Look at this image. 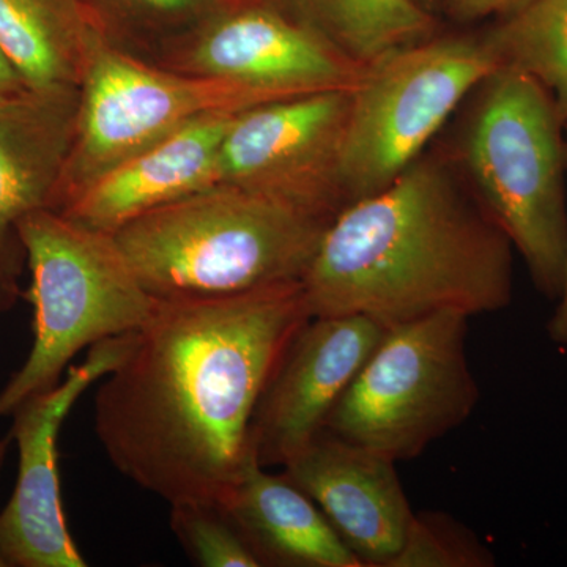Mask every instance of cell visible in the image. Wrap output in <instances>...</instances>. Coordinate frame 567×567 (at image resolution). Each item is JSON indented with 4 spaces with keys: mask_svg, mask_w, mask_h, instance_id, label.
Returning a JSON list of instances; mask_svg holds the SVG:
<instances>
[{
    "mask_svg": "<svg viewBox=\"0 0 567 567\" xmlns=\"http://www.w3.org/2000/svg\"><path fill=\"white\" fill-rule=\"evenodd\" d=\"M303 284L155 298L95 395V432L121 475L164 502H226L252 453L265 386L308 320Z\"/></svg>",
    "mask_w": 567,
    "mask_h": 567,
    "instance_id": "obj_1",
    "label": "cell"
},
{
    "mask_svg": "<svg viewBox=\"0 0 567 567\" xmlns=\"http://www.w3.org/2000/svg\"><path fill=\"white\" fill-rule=\"evenodd\" d=\"M513 254L446 152L425 151L336 215L301 284L311 317L494 315L513 300Z\"/></svg>",
    "mask_w": 567,
    "mask_h": 567,
    "instance_id": "obj_2",
    "label": "cell"
},
{
    "mask_svg": "<svg viewBox=\"0 0 567 567\" xmlns=\"http://www.w3.org/2000/svg\"><path fill=\"white\" fill-rule=\"evenodd\" d=\"M330 223L216 183L112 237L153 298L219 297L303 281Z\"/></svg>",
    "mask_w": 567,
    "mask_h": 567,
    "instance_id": "obj_3",
    "label": "cell"
},
{
    "mask_svg": "<svg viewBox=\"0 0 567 567\" xmlns=\"http://www.w3.org/2000/svg\"><path fill=\"white\" fill-rule=\"evenodd\" d=\"M446 155L520 254L537 292L557 300L567 251V136L550 93L517 71L495 70L472 92Z\"/></svg>",
    "mask_w": 567,
    "mask_h": 567,
    "instance_id": "obj_4",
    "label": "cell"
},
{
    "mask_svg": "<svg viewBox=\"0 0 567 567\" xmlns=\"http://www.w3.org/2000/svg\"><path fill=\"white\" fill-rule=\"evenodd\" d=\"M17 233L32 276L25 298L33 306V344L0 393V417L58 386L85 347L140 330L155 306L112 235L50 208L24 216Z\"/></svg>",
    "mask_w": 567,
    "mask_h": 567,
    "instance_id": "obj_5",
    "label": "cell"
},
{
    "mask_svg": "<svg viewBox=\"0 0 567 567\" xmlns=\"http://www.w3.org/2000/svg\"><path fill=\"white\" fill-rule=\"evenodd\" d=\"M462 312H439L386 330L328 416L324 431L391 462L420 457L480 404Z\"/></svg>",
    "mask_w": 567,
    "mask_h": 567,
    "instance_id": "obj_6",
    "label": "cell"
},
{
    "mask_svg": "<svg viewBox=\"0 0 567 567\" xmlns=\"http://www.w3.org/2000/svg\"><path fill=\"white\" fill-rule=\"evenodd\" d=\"M284 99L292 96L156 65L93 31L73 141L52 210H61L123 159L196 118Z\"/></svg>",
    "mask_w": 567,
    "mask_h": 567,
    "instance_id": "obj_7",
    "label": "cell"
},
{
    "mask_svg": "<svg viewBox=\"0 0 567 567\" xmlns=\"http://www.w3.org/2000/svg\"><path fill=\"white\" fill-rule=\"evenodd\" d=\"M495 70L483 39L473 37H427L368 63L350 99L342 153L347 203L390 186Z\"/></svg>",
    "mask_w": 567,
    "mask_h": 567,
    "instance_id": "obj_8",
    "label": "cell"
},
{
    "mask_svg": "<svg viewBox=\"0 0 567 567\" xmlns=\"http://www.w3.org/2000/svg\"><path fill=\"white\" fill-rule=\"evenodd\" d=\"M350 99L352 91L317 92L238 112L219 151V183L333 221L349 205L342 153Z\"/></svg>",
    "mask_w": 567,
    "mask_h": 567,
    "instance_id": "obj_9",
    "label": "cell"
},
{
    "mask_svg": "<svg viewBox=\"0 0 567 567\" xmlns=\"http://www.w3.org/2000/svg\"><path fill=\"white\" fill-rule=\"evenodd\" d=\"M152 62L286 96L353 91L365 69L311 22L271 0L213 11Z\"/></svg>",
    "mask_w": 567,
    "mask_h": 567,
    "instance_id": "obj_10",
    "label": "cell"
},
{
    "mask_svg": "<svg viewBox=\"0 0 567 567\" xmlns=\"http://www.w3.org/2000/svg\"><path fill=\"white\" fill-rule=\"evenodd\" d=\"M134 333V331H133ZM133 333L103 339L58 386L13 412L9 434L20 451L17 487L0 513V555L7 567H85L63 514L58 439L80 395L121 364Z\"/></svg>",
    "mask_w": 567,
    "mask_h": 567,
    "instance_id": "obj_11",
    "label": "cell"
},
{
    "mask_svg": "<svg viewBox=\"0 0 567 567\" xmlns=\"http://www.w3.org/2000/svg\"><path fill=\"white\" fill-rule=\"evenodd\" d=\"M388 327L364 316L311 317L260 395L249 447L265 468L282 466L324 431L331 410Z\"/></svg>",
    "mask_w": 567,
    "mask_h": 567,
    "instance_id": "obj_12",
    "label": "cell"
},
{
    "mask_svg": "<svg viewBox=\"0 0 567 567\" xmlns=\"http://www.w3.org/2000/svg\"><path fill=\"white\" fill-rule=\"evenodd\" d=\"M364 567H391L415 511L395 464L323 431L282 466Z\"/></svg>",
    "mask_w": 567,
    "mask_h": 567,
    "instance_id": "obj_13",
    "label": "cell"
},
{
    "mask_svg": "<svg viewBox=\"0 0 567 567\" xmlns=\"http://www.w3.org/2000/svg\"><path fill=\"white\" fill-rule=\"evenodd\" d=\"M238 112L204 115L123 159L85 186L59 213L114 235L144 213L219 183L224 136Z\"/></svg>",
    "mask_w": 567,
    "mask_h": 567,
    "instance_id": "obj_14",
    "label": "cell"
},
{
    "mask_svg": "<svg viewBox=\"0 0 567 567\" xmlns=\"http://www.w3.org/2000/svg\"><path fill=\"white\" fill-rule=\"evenodd\" d=\"M78 91L20 93L0 99V279L18 284L25 259L17 227L54 207L74 125Z\"/></svg>",
    "mask_w": 567,
    "mask_h": 567,
    "instance_id": "obj_15",
    "label": "cell"
},
{
    "mask_svg": "<svg viewBox=\"0 0 567 567\" xmlns=\"http://www.w3.org/2000/svg\"><path fill=\"white\" fill-rule=\"evenodd\" d=\"M223 506L260 566L364 567L320 507L254 453Z\"/></svg>",
    "mask_w": 567,
    "mask_h": 567,
    "instance_id": "obj_16",
    "label": "cell"
},
{
    "mask_svg": "<svg viewBox=\"0 0 567 567\" xmlns=\"http://www.w3.org/2000/svg\"><path fill=\"white\" fill-rule=\"evenodd\" d=\"M93 31L80 0H0V50L28 91H78Z\"/></svg>",
    "mask_w": 567,
    "mask_h": 567,
    "instance_id": "obj_17",
    "label": "cell"
},
{
    "mask_svg": "<svg viewBox=\"0 0 567 567\" xmlns=\"http://www.w3.org/2000/svg\"><path fill=\"white\" fill-rule=\"evenodd\" d=\"M496 69L539 82L567 126V0H528L483 37Z\"/></svg>",
    "mask_w": 567,
    "mask_h": 567,
    "instance_id": "obj_18",
    "label": "cell"
},
{
    "mask_svg": "<svg viewBox=\"0 0 567 567\" xmlns=\"http://www.w3.org/2000/svg\"><path fill=\"white\" fill-rule=\"evenodd\" d=\"M300 9L301 18L363 65L434 32L417 0H300Z\"/></svg>",
    "mask_w": 567,
    "mask_h": 567,
    "instance_id": "obj_19",
    "label": "cell"
},
{
    "mask_svg": "<svg viewBox=\"0 0 567 567\" xmlns=\"http://www.w3.org/2000/svg\"><path fill=\"white\" fill-rule=\"evenodd\" d=\"M96 32L123 51L153 61L216 9L212 0H80Z\"/></svg>",
    "mask_w": 567,
    "mask_h": 567,
    "instance_id": "obj_20",
    "label": "cell"
},
{
    "mask_svg": "<svg viewBox=\"0 0 567 567\" xmlns=\"http://www.w3.org/2000/svg\"><path fill=\"white\" fill-rule=\"evenodd\" d=\"M169 524L196 566H260L221 503L208 499L171 503Z\"/></svg>",
    "mask_w": 567,
    "mask_h": 567,
    "instance_id": "obj_21",
    "label": "cell"
},
{
    "mask_svg": "<svg viewBox=\"0 0 567 567\" xmlns=\"http://www.w3.org/2000/svg\"><path fill=\"white\" fill-rule=\"evenodd\" d=\"M495 557L466 525L440 511L415 513L391 567H491Z\"/></svg>",
    "mask_w": 567,
    "mask_h": 567,
    "instance_id": "obj_22",
    "label": "cell"
},
{
    "mask_svg": "<svg viewBox=\"0 0 567 567\" xmlns=\"http://www.w3.org/2000/svg\"><path fill=\"white\" fill-rule=\"evenodd\" d=\"M528 0H445L451 17L458 21H477L492 14L511 13Z\"/></svg>",
    "mask_w": 567,
    "mask_h": 567,
    "instance_id": "obj_23",
    "label": "cell"
},
{
    "mask_svg": "<svg viewBox=\"0 0 567 567\" xmlns=\"http://www.w3.org/2000/svg\"><path fill=\"white\" fill-rule=\"evenodd\" d=\"M567 136V126H566ZM554 315L547 322V334L555 344L567 347V251L565 265V278H563L561 292L555 300Z\"/></svg>",
    "mask_w": 567,
    "mask_h": 567,
    "instance_id": "obj_24",
    "label": "cell"
},
{
    "mask_svg": "<svg viewBox=\"0 0 567 567\" xmlns=\"http://www.w3.org/2000/svg\"><path fill=\"white\" fill-rule=\"evenodd\" d=\"M24 92H28V87L0 50V99H10Z\"/></svg>",
    "mask_w": 567,
    "mask_h": 567,
    "instance_id": "obj_25",
    "label": "cell"
},
{
    "mask_svg": "<svg viewBox=\"0 0 567 567\" xmlns=\"http://www.w3.org/2000/svg\"><path fill=\"white\" fill-rule=\"evenodd\" d=\"M18 295H20L18 284L0 279V315H2L3 311H9L14 300H17Z\"/></svg>",
    "mask_w": 567,
    "mask_h": 567,
    "instance_id": "obj_26",
    "label": "cell"
},
{
    "mask_svg": "<svg viewBox=\"0 0 567 567\" xmlns=\"http://www.w3.org/2000/svg\"><path fill=\"white\" fill-rule=\"evenodd\" d=\"M11 442H13V439H11L10 434L0 439V472H2L3 462H6ZM0 567H7L6 563H3L2 555H0Z\"/></svg>",
    "mask_w": 567,
    "mask_h": 567,
    "instance_id": "obj_27",
    "label": "cell"
},
{
    "mask_svg": "<svg viewBox=\"0 0 567 567\" xmlns=\"http://www.w3.org/2000/svg\"><path fill=\"white\" fill-rule=\"evenodd\" d=\"M216 9H229V7L241 6V3L256 2V0H212Z\"/></svg>",
    "mask_w": 567,
    "mask_h": 567,
    "instance_id": "obj_28",
    "label": "cell"
},
{
    "mask_svg": "<svg viewBox=\"0 0 567 567\" xmlns=\"http://www.w3.org/2000/svg\"><path fill=\"white\" fill-rule=\"evenodd\" d=\"M417 2H420V3H421V6H424V7H425V9H427L429 3L434 2V0H417Z\"/></svg>",
    "mask_w": 567,
    "mask_h": 567,
    "instance_id": "obj_29",
    "label": "cell"
}]
</instances>
